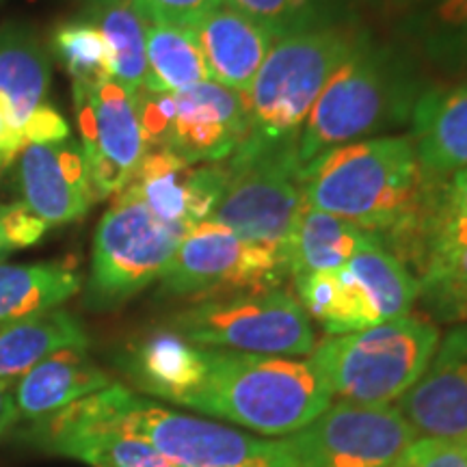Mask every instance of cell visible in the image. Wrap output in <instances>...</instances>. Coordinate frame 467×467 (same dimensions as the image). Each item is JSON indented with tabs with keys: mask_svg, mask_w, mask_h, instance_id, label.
I'll list each match as a JSON object with an SVG mask.
<instances>
[{
	"mask_svg": "<svg viewBox=\"0 0 467 467\" xmlns=\"http://www.w3.org/2000/svg\"><path fill=\"white\" fill-rule=\"evenodd\" d=\"M307 206L370 232L405 265H420L441 178L420 165L409 137L337 145L301 167Z\"/></svg>",
	"mask_w": 467,
	"mask_h": 467,
	"instance_id": "obj_1",
	"label": "cell"
},
{
	"mask_svg": "<svg viewBox=\"0 0 467 467\" xmlns=\"http://www.w3.org/2000/svg\"><path fill=\"white\" fill-rule=\"evenodd\" d=\"M429 87L422 63L407 46L381 44L368 35L314 104L296 141L301 167L337 145L407 126Z\"/></svg>",
	"mask_w": 467,
	"mask_h": 467,
	"instance_id": "obj_2",
	"label": "cell"
},
{
	"mask_svg": "<svg viewBox=\"0 0 467 467\" xmlns=\"http://www.w3.org/2000/svg\"><path fill=\"white\" fill-rule=\"evenodd\" d=\"M206 377L184 407L265 435H292L331 405L329 385L309 359L203 348Z\"/></svg>",
	"mask_w": 467,
	"mask_h": 467,
	"instance_id": "obj_3",
	"label": "cell"
},
{
	"mask_svg": "<svg viewBox=\"0 0 467 467\" xmlns=\"http://www.w3.org/2000/svg\"><path fill=\"white\" fill-rule=\"evenodd\" d=\"M368 35L366 28L334 20L277 39L243 93L247 109L243 145L296 148L320 93Z\"/></svg>",
	"mask_w": 467,
	"mask_h": 467,
	"instance_id": "obj_4",
	"label": "cell"
},
{
	"mask_svg": "<svg viewBox=\"0 0 467 467\" xmlns=\"http://www.w3.org/2000/svg\"><path fill=\"white\" fill-rule=\"evenodd\" d=\"M440 340V329L431 320L409 314L327 337L314 347L309 361L340 400L392 405L424 375Z\"/></svg>",
	"mask_w": 467,
	"mask_h": 467,
	"instance_id": "obj_5",
	"label": "cell"
},
{
	"mask_svg": "<svg viewBox=\"0 0 467 467\" xmlns=\"http://www.w3.org/2000/svg\"><path fill=\"white\" fill-rule=\"evenodd\" d=\"M76 402L89 416L148 441L175 467H288L279 441L169 411L124 385L113 383Z\"/></svg>",
	"mask_w": 467,
	"mask_h": 467,
	"instance_id": "obj_6",
	"label": "cell"
},
{
	"mask_svg": "<svg viewBox=\"0 0 467 467\" xmlns=\"http://www.w3.org/2000/svg\"><path fill=\"white\" fill-rule=\"evenodd\" d=\"M189 227L165 223L145 203L121 189L98 223L85 306L117 309L161 279Z\"/></svg>",
	"mask_w": 467,
	"mask_h": 467,
	"instance_id": "obj_7",
	"label": "cell"
},
{
	"mask_svg": "<svg viewBox=\"0 0 467 467\" xmlns=\"http://www.w3.org/2000/svg\"><path fill=\"white\" fill-rule=\"evenodd\" d=\"M225 162V191L208 221L285 258L292 232L306 210L296 148L241 145Z\"/></svg>",
	"mask_w": 467,
	"mask_h": 467,
	"instance_id": "obj_8",
	"label": "cell"
},
{
	"mask_svg": "<svg viewBox=\"0 0 467 467\" xmlns=\"http://www.w3.org/2000/svg\"><path fill=\"white\" fill-rule=\"evenodd\" d=\"M167 327L203 348L299 358L317 347L307 312L295 295L279 288L195 301Z\"/></svg>",
	"mask_w": 467,
	"mask_h": 467,
	"instance_id": "obj_9",
	"label": "cell"
},
{
	"mask_svg": "<svg viewBox=\"0 0 467 467\" xmlns=\"http://www.w3.org/2000/svg\"><path fill=\"white\" fill-rule=\"evenodd\" d=\"M285 277L282 254L244 241L217 221H202L184 234L159 282L162 295L203 301L275 290Z\"/></svg>",
	"mask_w": 467,
	"mask_h": 467,
	"instance_id": "obj_10",
	"label": "cell"
},
{
	"mask_svg": "<svg viewBox=\"0 0 467 467\" xmlns=\"http://www.w3.org/2000/svg\"><path fill=\"white\" fill-rule=\"evenodd\" d=\"M416 440L396 405L340 400L279 443L288 467H394Z\"/></svg>",
	"mask_w": 467,
	"mask_h": 467,
	"instance_id": "obj_11",
	"label": "cell"
},
{
	"mask_svg": "<svg viewBox=\"0 0 467 467\" xmlns=\"http://www.w3.org/2000/svg\"><path fill=\"white\" fill-rule=\"evenodd\" d=\"M93 200L119 192L145 154L134 98L113 78L91 87L72 85Z\"/></svg>",
	"mask_w": 467,
	"mask_h": 467,
	"instance_id": "obj_12",
	"label": "cell"
},
{
	"mask_svg": "<svg viewBox=\"0 0 467 467\" xmlns=\"http://www.w3.org/2000/svg\"><path fill=\"white\" fill-rule=\"evenodd\" d=\"M247 137V109L243 93L214 80L173 93V117L161 150L195 162L232 159Z\"/></svg>",
	"mask_w": 467,
	"mask_h": 467,
	"instance_id": "obj_13",
	"label": "cell"
},
{
	"mask_svg": "<svg viewBox=\"0 0 467 467\" xmlns=\"http://www.w3.org/2000/svg\"><path fill=\"white\" fill-rule=\"evenodd\" d=\"M225 162H189L169 150H148L124 189L161 221L191 227L208 221L225 191Z\"/></svg>",
	"mask_w": 467,
	"mask_h": 467,
	"instance_id": "obj_14",
	"label": "cell"
},
{
	"mask_svg": "<svg viewBox=\"0 0 467 467\" xmlns=\"http://www.w3.org/2000/svg\"><path fill=\"white\" fill-rule=\"evenodd\" d=\"M14 162L22 203L48 227L78 221L96 202L80 141L25 143Z\"/></svg>",
	"mask_w": 467,
	"mask_h": 467,
	"instance_id": "obj_15",
	"label": "cell"
},
{
	"mask_svg": "<svg viewBox=\"0 0 467 467\" xmlns=\"http://www.w3.org/2000/svg\"><path fill=\"white\" fill-rule=\"evenodd\" d=\"M396 409L418 435L467 440V323L440 340L424 375Z\"/></svg>",
	"mask_w": 467,
	"mask_h": 467,
	"instance_id": "obj_16",
	"label": "cell"
},
{
	"mask_svg": "<svg viewBox=\"0 0 467 467\" xmlns=\"http://www.w3.org/2000/svg\"><path fill=\"white\" fill-rule=\"evenodd\" d=\"M28 435L48 452L91 467H175L148 441L89 416L78 402L33 422Z\"/></svg>",
	"mask_w": 467,
	"mask_h": 467,
	"instance_id": "obj_17",
	"label": "cell"
},
{
	"mask_svg": "<svg viewBox=\"0 0 467 467\" xmlns=\"http://www.w3.org/2000/svg\"><path fill=\"white\" fill-rule=\"evenodd\" d=\"M208 78L238 93H247L271 52L275 37L241 11L223 3L192 26Z\"/></svg>",
	"mask_w": 467,
	"mask_h": 467,
	"instance_id": "obj_18",
	"label": "cell"
},
{
	"mask_svg": "<svg viewBox=\"0 0 467 467\" xmlns=\"http://www.w3.org/2000/svg\"><path fill=\"white\" fill-rule=\"evenodd\" d=\"M124 372L150 396L186 405L206 377V355L173 329H156L132 342L119 358Z\"/></svg>",
	"mask_w": 467,
	"mask_h": 467,
	"instance_id": "obj_19",
	"label": "cell"
},
{
	"mask_svg": "<svg viewBox=\"0 0 467 467\" xmlns=\"http://www.w3.org/2000/svg\"><path fill=\"white\" fill-rule=\"evenodd\" d=\"M420 165L433 178H451L467 169V80L448 87L431 85L409 121Z\"/></svg>",
	"mask_w": 467,
	"mask_h": 467,
	"instance_id": "obj_20",
	"label": "cell"
},
{
	"mask_svg": "<svg viewBox=\"0 0 467 467\" xmlns=\"http://www.w3.org/2000/svg\"><path fill=\"white\" fill-rule=\"evenodd\" d=\"M109 385L113 381L87 355V348H61L33 366L16 383L17 413L22 420L37 422Z\"/></svg>",
	"mask_w": 467,
	"mask_h": 467,
	"instance_id": "obj_21",
	"label": "cell"
},
{
	"mask_svg": "<svg viewBox=\"0 0 467 467\" xmlns=\"http://www.w3.org/2000/svg\"><path fill=\"white\" fill-rule=\"evenodd\" d=\"M48 89L50 52L37 31L22 22L0 26V115L11 130L22 134L28 117L48 98Z\"/></svg>",
	"mask_w": 467,
	"mask_h": 467,
	"instance_id": "obj_22",
	"label": "cell"
},
{
	"mask_svg": "<svg viewBox=\"0 0 467 467\" xmlns=\"http://www.w3.org/2000/svg\"><path fill=\"white\" fill-rule=\"evenodd\" d=\"M399 31L418 61L467 80V0H422L402 11Z\"/></svg>",
	"mask_w": 467,
	"mask_h": 467,
	"instance_id": "obj_23",
	"label": "cell"
},
{
	"mask_svg": "<svg viewBox=\"0 0 467 467\" xmlns=\"http://www.w3.org/2000/svg\"><path fill=\"white\" fill-rule=\"evenodd\" d=\"M375 243L377 238L359 225L306 206L285 247L288 275L299 279L312 273L336 271Z\"/></svg>",
	"mask_w": 467,
	"mask_h": 467,
	"instance_id": "obj_24",
	"label": "cell"
},
{
	"mask_svg": "<svg viewBox=\"0 0 467 467\" xmlns=\"http://www.w3.org/2000/svg\"><path fill=\"white\" fill-rule=\"evenodd\" d=\"M295 285L307 317L317 318L329 336L355 334L383 323L370 295L347 265L295 279Z\"/></svg>",
	"mask_w": 467,
	"mask_h": 467,
	"instance_id": "obj_25",
	"label": "cell"
},
{
	"mask_svg": "<svg viewBox=\"0 0 467 467\" xmlns=\"http://www.w3.org/2000/svg\"><path fill=\"white\" fill-rule=\"evenodd\" d=\"M72 262L0 265V327L58 309L80 290Z\"/></svg>",
	"mask_w": 467,
	"mask_h": 467,
	"instance_id": "obj_26",
	"label": "cell"
},
{
	"mask_svg": "<svg viewBox=\"0 0 467 467\" xmlns=\"http://www.w3.org/2000/svg\"><path fill=\"white\" fill-rule=\"evenodd\" d=\"M83 325L63 309L0 327V379L26 375L33 366L61 348H87Z\"/></svg>",
	"mask_w": 467,
	"mask_h": 467,
	"instance_id": "obj_27",
	"label": "cell"
},
{
	"mask_svg": "<svg viewBox=\"0 0 467 467\" xmlns=\"http://www.w3.org/2000/svg\"><path fill=\"white\" fill-rule=\"evenodd\" d=\"M148 74L143 89L178 93L208 78L206 63L192 28L148 25Z\"/></svg>",
	"mask_w": 467,
	"mask_h": 467,
	"instance_id": "obj_28",
	"label": "cell"
},
{
	"mask_svg": "<svg viewBox=\"0 0 467 467\" xmlns=\"http://www.w3.org/2000/svg\"><path fill=\"white\" fill-rule=\"evenodd\" d=\"M347 266L370 295L383 323L411 314L420 295L418 277L381 243L359 251L347 262Z\"/></svg>",
	"mask_w": 467,
	"mask_h": 467,
	"instance_id": "obj_29",
	"label": "cell"
},
{
	"mask_svg": "<svg viewBox=\"0 0 467 467\" xmlns=\"http://www.w3.org/2000/svg\"><path fill=\"white\" fill-rule=\"evenodd\" d=\"M93 11L98 16L96 25L107 37L113 57V80L130 96H137L143 89L145 74H148V50H145L148 25L132 9L130 0H119Z\"/></svg>",
	"mask_w": 467,
	"mask_h": 467,
	"instance_id": "obj_30",
	"label": "cell"
},
{
	"mask_svg": "<svg viewBox=\"0 0 467 467\" xmlns=\"http://www.w3.org/2000/svg\"><path fill=\"white\" fill-rule=\"evenodd\" d=\"M418 282V299L431 318L451 325L467 323V243L426 260Z\"/></svg>",
	"mask_w": 467,
	"mask_h": 467,
	"instance_id": "obj_31",
	"label": "cell"
},
{
	"mask_svg": "<svg viewBox=\"0 0 467 467\" xmlns=\"http://www.w3.org/2000/svg\"><path fill=\"white\" fill-rule=\"evenodd\" d=\"M52 50L72 76V85L91 89L113 78V57L96 22L69 20L58 25L52 33Z\"/></svg>",
	"mask_w": 467,
	"mask_h": 467,
	"instance_id": "obj_32",
	"label": "cell"
},
{
	"mask_svg": "<svg viewBox=\"0 0 467 467\" xmlns=\"http://www.w3.org/2000/svg\"><path fill=\"white\" fill-rule=\"evenodd\" d=\"M225 5L265 26L275 42L285 35L342 20L334 0H225Z\"/></svg>",
	"mask_w": 467,
	"mask_h": 467,
	"instance_id": "obj_33",
	"label": "cell"
},
{
	"mask_svg": "<svg viewBox=\"0 0 467 467\" xmlns=\"http://www.w3.org/2000/svg\"><path fill=\"white\" fill-rule=\"evenodd\" d=\"M463 243H467V169L441 182L433 225L426 238L422 266L433 255Z\"/></svg>",
	"mask_w": 467,
	"mask_h": 467,
	"instance_id": "obj_34",
	"label": "cell"
},
{
	"mask_svg": "<svg viewBox=\"0 0 467 467\" xmlns=\"http://www.w3.org/2000/svg\"><path fill=\"white\" fill-rule=\"evenodd\" d=\"M225 0H130L145 25H171L192 28L219 9Z\"/></svg>",
	"mask_w": 467,
	"mask_h": 467,
	"instance_id": "obj_35",
	"label": "cell"
},
{
	"mask_svg": "<svg viewBox=\"0 0 467 467\" xmlns=\"http://www.w3.org/2000/svg\"><path fill=\"white\" fill-rule=\"evenodd\" d=\"M394 467H467V440L418 437Z\"/></svg>",
	"mask_w": 467,
	"mask_h": 467,
	"instance_id": "obj_36",
	"label": "cell"
},
{
	"mask_svg": "<svg viewBox=\"0 0 467 467\" xmlns=\"http://www.w3.org/2000/svg\"><path fill=\"white\" fill-rule=\"evenodd\" d=\"M0 221H3L5 236L14 249L31 247V244L42 241L46 230H48V225L39 217H35L22 202L3 203Z\"/></svg>",
	"mask_w": 467,
	"mask_h": 467,
	"instance_id": "obj_37",
	"label": "cell"
},
{
	"mask_svg": "<svg viewBox=\"0 0 467 467\" xmlns=\"http://www.w3.org/2000/svg\"><path fill=\"white\" fill-rule=\"evenodd\" d=\"M22 134H25V143H58L69 139V126L66 117L44 102L28 117Z\"/></svg>",
	"mask_w": 467,
	"mask_h": 467,
	"instance_id": "obj_38",
	"label": "cell"
},
{
	"mask_svg": "<svg viewBox=\"0 0 467 467\" xmlns=\"http://www.w3.org/2000/svg\"><path fill=\"white\" fill-rule=\"evenodd\" d=\"M16 379H0V437L20 420L16 405Z\"/></svg>",
	"mask_w": 467,
	"mask_h": 467,
	"instance_id": "obj_39",
	"label": "cell"
},
{
	"mask_svg": "<svg viewBox=\"0 0 467 467\" xmlns=\"http://www.w3.org/2000/svg\"><path fill=\"white\" fill-rule=\"evenodd\" d=\"M0 148L17 151V154L25 148V137H22L20 132L11 130V126L5 121L3 115H0Z\"/></svg>",
	"mask_w": 467,
	"mask_h": 467,
	"instance_id": "obj_40",
	"label": "cell"
},
{
	"mask_svg": "<svg viewBox=\"0 0 467 467\" xmlns=\"http://www.w3.org/2000/svg\"><path fill=\"white\" fill-rule=\"evenodd\" d=\"M422 3V0H385V9L392 11V14L400 16L402 11H407L409 7H413V5Z\"/></svg>",
	"mask_w": 467,
	"mask_h": 467,
	"instance_id": "obj_41",
	"label": "cell"
},
{
	"mask_svg": "<svg viewBox=\"0 0 467 467\" xmlns=\"http://www.w3.org/2000/svg\"><path fill=\"white\" fill-rule=\"evenodd\" d=\"M0 214H3V203H0ZM11 251H14V247H11L9 241H7V236H5L3 221H0V265H3V262L9 258Z\"/></svg>",
	"mask_w": 467,
	"mask_h": 467,
	"instance_id": "obj_42",
	"label": "cell"
},
{
	"mask_svg": "<svg viewBox=\"0 0 467 467\" xmlns=\"http://www.w3.org/2000/svg\"><path fill=\"white\" fill-rule=\"evenodd\" d=\"M91 5V9H100V7H109V5L119 3V0H87Z\"/></svg>",
	"mask_w": 467,
	"mask_h": 467,
	"instance_id": "obj_43",
	"label": "cell"
},
{
	"mask_svg": "<svg viewBox=\"0 0 467 467\" xmlns=\"http://www.w3.org/2000/svg\"><path fill=\"white\" fill-rule=\"evenodd\" d=\"M368 5H372V7H385V0H366Z\"/></svg>",
	"mask_w": 467,
	"mask_h": 467,
	"instance_id": "obj_44",
	"label": "cell"
}]
</instances>
